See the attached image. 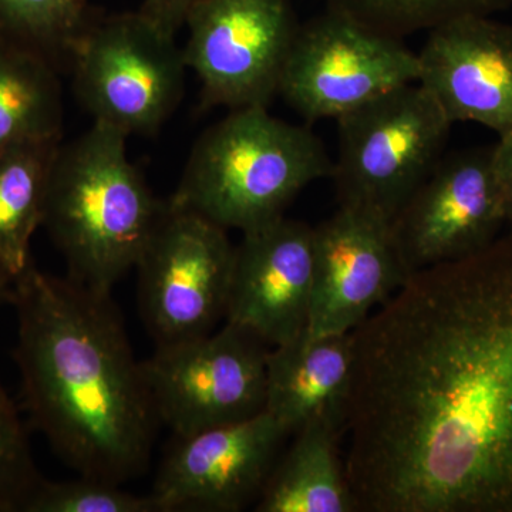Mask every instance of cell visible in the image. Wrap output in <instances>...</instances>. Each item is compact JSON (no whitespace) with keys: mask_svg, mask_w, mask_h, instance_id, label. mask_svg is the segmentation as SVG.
<instances>
[{"mask_svg":"<svg viewBox=\"0 0 512 512\" xmlns=\"http://www.w3.org/2000/svg\"><path fill=\"white\" fill-rule=\"evenodd\" d=\"M25 512H158V508L150 494H133L119 484L79 476L67 481L43 478Z\"/></svg>","mask_w":512,"mask_h":512,"instance_id":"7402d4cb","label":"cell"},{"mask_svg":"<svg viewBox=\"0 0 512 512\" xmlns=\"http://www.w3.org/2000/svg\"><path fill=\"white\" fill-rule=\"evenodd\" d=\"M356 512H512V225L353 330Z\"/></svg>","mask_w":512,"mask_h":512,"instance_id":"6da1fadb","label":"cell"},{"mask_svg":"<svg viewBox=\"0 0 512 512\" xmlns=\"http://www.w3.org/2000/svg\"><path fill=\"white\" fill-rule=\"evenodd\" d=\"M183 49L140 13L100 15L74 55L73 90L93 123L154 136L184 96Z\"/></svg>","mask_w":512,"mask_h":512,"instance_id":"8992f818","label":"cell"},{"mask_svg":"<svg viewBox=\"0 0 512 512\" xmlns=\"http://www.w3.org/2000/svg\"><path fill=\"white\" fill-rule=\"evenodd\" d=\"M289 434L262 412L178 437L150 495L158 512H238L258 501Z\"/></svg>","mask_w":512,"mask_h":512,"instance_id":"4fadbf2b","label":"cell"},{"mask_svg":"<svg viewBox=\"0 0 512 512\" xmlns=\"http://www.w3.org/2000/svg\"><path fill=\"white\" fill-rule=\"evenodd\" d=\"M355 373L353 333L312 335L268 350L265 412L293 436L322 424L345 434Z\"/></svg>","mask_w":512,"mask_h":512,"instance_id":"2e32d148","label":"cell"},{"mask_svg":"<svg viewBox=\"0 0 512 512\" xmlns=\"http://www.w3.org/2000/svg\"><path fill=\"white\" fill-rule=\"evenodd\" d=\"M234 254L227 229L167 201L136 265L141 316L157 346L207 335L224 319Z\"/></svg>","mask_w":512,"mask_h":512,"instance_id":"30bf717a","label":"cell"},{"mask_svg":"<svg viewBox=\"0 0 512 512\" xmlns=\"http://www.w3.org/2000/svg\"><path fill=\"white\" fill-rule=\"evenodd\" d=\"M13 284L15 282L8 275L0 271V306L13 301Z\"/></svg>","mask_w":512,"mask_h":512,"instance_id":"484cf974","label":"cell"},{"mask_svg":"<svg viewBox=\"0 0 512 512\" xmlns=\"http://www.w3.org/2000/svg\"><path fill=\"white\" fill-rule=\"evenodd\" d=\"M99 16L90 0H0V40L70 73L77 47Z\"/></svg>","mask_w":512,"mask_h":512,"instance_id":"ffe728a7","label":"cell"},{"mask_svg":"<svg viewBox=\"0 0 512 512\" xmlns=\"http://www.w3.org/2000/svg\"><path fill=\"white\" fill-rule=\"evenodd\" d=\"M328 8L400 37L431 30L463 16H491L511 8L512 0H326Z\"/></svg>","mask_w":512,"mask_h":512,"instance_id":"44dd1931","label":"cell"},{"mask_svg":"<svg viewBox=\"0 0 512 512\" xmlns=\"http://www.w3.org/2000/svg\"><path fill=\"white\" fill-rule=\"evenodd\" d=\"M184 28L185 63L201 84V106L268 107L301 28L289 0H197Z\"/></svg>","mask_w":512,"mask_h":512,"instance_id":"9c48e42d","label":"cell"},{"mask_svg":"<svg viewBox=\"0 0 512 512\" xmlns=\"http://www.w3.org/2000/svg\"><path fill=\"white\" fill-rule=\"evenodd\" d=\"M22 410L79 476L123 485L146 471L156 410L111 293L35 262L16 278Z\"/></svg>","mask_w":512,"mask_h":512,"instance_id":"7a4b0ae2","label":"cell"},{"mask_svg":"<svg viewBox=\"0 0 512 512\" xmlns=\"http://www.w3.org/2000/svg\"><path fill=\"white\" fill-rule=\"evenodd\" d=\"M332 168L309 128L272 116L268 107H245L198 138L168 202L244 234L284 217L296 195Z\"/></svg>","mask_w":512,"mask_h":512,"instance_id":"277c9868","label":"cell"},{"mask_svg":"<svg viewBox=\"0 0 512 512\" xmlns=\"http://www.w3.org/2000/svg\"><path fill=\"white\" fill-rule=\"evenodd\" d=\"M52 64L0 40V151L63 138V89Z\"/></svg>","mask_w":512,"mask_h":512,"instance_id":"d6986e66","label":"cell"},{"mask_svg":"<svg viewBox=\"0 0 512 512\" xmlns=\"http://www.w3.org/2000/svg\"><path fill=\"white\" fill-rule=\"evenodd\" d=\"M63 138L32 140L0 151V271L13 282L32 262L47 183Z\"/></svg>","mask_w":512,"mask_h":512,"instance_id":"ac0fdd59","label":"cell"},{"mask_svg":"<svg viewBox=\"0 0 512 512\" xmlns=\"http://www.w3.org/2000/svg\"><path fill=\"white\" fill-rule=\"evenodd\" d=\"M419 73V56L400 37L328 8L299 28L279 94L305 120H338Z\"/></svg>","mask_w":512,"mask_h":512,"instance_id":"52a82bcc","label":"cell"},{"mask_svg":"<svg viewBox=\"0 0 512 512\" xmlns=\"http://www.w3.org/2000/svg\"><path fill=\"white\" fill-rule=\"evenodd\" d=\"M493 146V167L503 195L508 224H512V128L500 134Z\"/></svg>","mask_w":512,"mask_h":512,"instance_id":"d4e9b609","label":"cell"},{"mask_svg":"<svg viewBox=\"0 0 512 512\" xmlns=\"http://www.w3.org/2000/svg\"><path fill=\"white\" fill-rule=\"evenodd\" d=\"M419 82L451 123L471 121L500 136L512 128V25L463 16L429 30Z\"/></svg>","mask_w":512,"mask_h":512,"instance_id":"9a60e30c","label":"cell"},{"mask_svg":"<svg viewBox=\"0 0 512 512\" xmlns=\"http://www.w3.org/2000/svg\"><path fill=\"white\" fill-rule=\"evenodd\" d=\"M330 177L339 205L392 221L444 156L451 120L419 82L397 87L338 120Z\"/></svg>","mask_w":512,"mask_h":512,"instance_id":"5b68a950","label":"cell"},{"mask_svg":"<svg viewBox=\"0 0 512 512\" xmlns=\"http://www.w3.org/2000/svg\"><path fill=\"white\" fill-rule=\"evenodd\" d=\"M313 228L284 217L242 234L235 247L224 322L268 348L309 328Z\"/></svg>","mask_w":512,"mask_h":512,"instance_id":"5bb4252c","label":"cell"},{"mask_svg":"<svg viewBox=\"0 0 512 512\" xmlns=\"http://www.w3.org/2000/svg\"><path fill=\"white\" fill-rule=\"evenodd\" d=\"M340 431L311 424L293 434L291 447L275 464L256 501L258 512H356L340 461Z\"/></svg>","mask_w":512,"mask_h":512,"instance_id":"e0dca14e","label":"cell"},{"mask_svg":"<svg viewBox=\"0 0 512 512\" xmlns=\"http://www.w3.org/2000/svg\"><path fill=\"white\" fill-rule=\"evenodd\" d=\"M268 346L237 326L158 345L141 362L157 419L175 436L265 412Z\"/></svg>","mask_w":512,"mask_h":512,"instance_id":"ba28073f","label":"cell"},{"mask_svg":"<svg viewBox=\"0 0 512 512\" xmlns=\"http://www.w3.org/2000/svg\"><path fill=\"white\" fill-rule=\"evenodd\" d=\"M42 480L25 421L0 380V512H25Z\"/></svg>","mask_w":512,"mask_h":512,"instance_id":"603a6c76","label":"cell"},{"mask_svg":"<svg viewBox=\"0 0 512 512\" xmlns=\"http://www.w3.org/2000/svg\"><path fill=\"white\" fill-rule=\"evenodd\" d=\"M507 224L493 146L443 156L390 221L409 275L483 251Z\"/></svg>","mask_w":512,"mask_h":512,"instance_id":"8fae6325","label":"cell"},{"mask_svg":"<svg viewBox=\"0 0 512 512\" xmlns=\"http://www.w3.org/2000/svg\"><path fill=\"white\" fill-rule=\"evenodd\" d=\"M392 225L375 212L339 205L313 228V291L309 332L352 333L409 278Z\"/></svg>","mask_w":512,"mask_h":512,"instance_id":"7c38bea8","label":"cell"},{"mask_svg":"<svg viewBox=\"0 0 512 512\" xmlns=\"http://www.w3.org/2000/svg\"><path fill=\"white\" fill-rule=\"evenodd\" d=\"M127 138L93 123L62 141L47 183L42 227L67 276L97 292L111 293L136 268L167 204L128 157Z\"/></svg>","mask_w":512,"mask_h":512,"instance_id":"3957f363","label":"cell"},{"mask_svg":"<svg viewBox=\"0 0 512 512\" xmlns=\"http://www.w3.org/2000/svg\"><path fill=\"white\" fill-rule=\"evenodd\" d=\"M195 2L197 0H143L138 13L163 35L175 39Z\"/></svg>","mask_w":512,"mask_h":512,"instance_id":"cb8c5ba5","label":"cell"}]
</instances>
